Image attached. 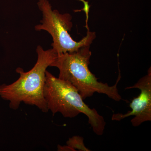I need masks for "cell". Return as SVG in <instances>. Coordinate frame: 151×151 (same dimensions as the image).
<instances>
[{
	"label": "cell",
	"mask_w": 151,
	"mask_h": 151,
	"mask_svg": "<svg viewBox=\"0 0 151 151\" xmlns=\"http://www.w3.org/2000/svg\"><path fill=\"white\" fill-rule=\"evenodd\" d=\"M91 55L90 46L83 47L73 52L58 55L50 66L57 68L58 78L74 86L84 100L96 92L106 94L115 101L122 100L117 87L120 77L113 86L98 81L89 69Z\"/></svg>",
	"instance_id": "obj_2"
},
{
	"label": "cell",
	"mask_w": 151,
	"mask_h": 151,
	"mask_svg": "<svg viewBox=\"0 0 151 151\" xmlns=\"http://www.w3.org/2000/svg\"><path fill=\"white\" fill-rule=\"evenodd\" d=\"M36 52L37 61L31 70L24 72L21 68H18V79L10 84L0 85V97L9 102L11 109L17 110L24 103L36 106L43 113L49 111L43 95L45 72L58 54L53 49L45 50L40 45L37 46Z\"/></svg>",
	"instance_id": "obj_1"
},
{
	"label": "cell",
	"mask_w": 151,
	"mask_h": 151,
	"mask_svg": "<svg viewBox=\"0 0 151 151\" xmlns=\"http://www.w3.org/2000/svg\"><path fill=\"white\" fill-rule=\"evenodd\" d=\"M67 145L70 147L73 151H90L84 145V138L80 136H73L69 138L66 142Z\"/></svg>",
	"instance_id": "obj_6"
},
{
	"label": "cell",
	"mask_w": 151,
	"mask_h": 151,
	"mask_svg": "<svg viewBox=\"0 0 151 151\" xmlns=\"http://www.w3.org/2000/svg\"><path fill=\"white\" fill-rule=\"evenodd\" d=\"M38 6L42 12V19L40 24L35 26V29L46 31L51 35L52 48L58 55L73 52L83 47L90 46L96 38V33L88 30L86 36L79 41H76L68 33L73 26L70 14H61L56 10H53L47 0H39Z\"/></svg>",
	"instance_id": "obj_4"
},
{
	"label": "cell",
	"mask_w": 151,
	"mask_h": 151,
	"mask_svg": "<svg viewBox=\"0 0 151 151\" xmlns=\"http://www.w3.org/2000/svg\"><path fill=\"white\" fill-rule=\"evenodd\" d=\"M140 89L141 93L130 103L132 110L125 114H113V121H120L131 116H134L131 120L132 126H139L145 122L151 121V70L149 68L147 74L143 76L133 86H128L126 89Z\"/></svg>",
	"instance_id": "obj_5"
},
{
	"label": "cell",
	"mask_w": 151,
	"mask_h": 151,
	"mask_svg": "<svg viewBox=\"0 0 151 151\" xmlns=\"http://www.w3.org/2000/svg\"><path fill=\"white\" fill-rule=\"evenodd\" d=\"M58 151H73L72 149L68 146H58Z\"/></svg>",
	"instance_id": "obj_7"
},
{
	"label": "cell",
	"mask_w": 151,
	"mask_h": 151,
	"mask_svg": "<svg viewBox=\"0 0 151 151\" xmlns=\"http://www.w3.org/2000/svg\"><path fill=\"white\" fill-rule=\"evenodd\" d=\"M43 95L48 111L54 116L60 113L65 118H73L80 113L87 116L88 123L98 136L104 133L106 122L95 109L89 108L78 90L67 81L57 78L46 70Z\"/></svg>",
	"instance_id": "obj_3"
}]
</instances>
